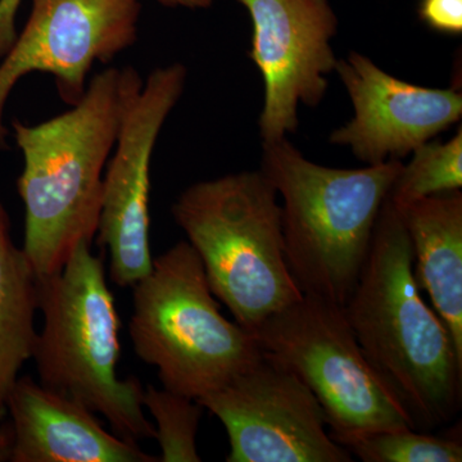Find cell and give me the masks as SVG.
I'll return each mask as SVG.
<instances>
[{"label":"cell","mask_w":462,"mask_h":462,"mask_svg":"<svg viewBox=\"0 0 462 462\" xmlns=\"http://www.w3.org/2000/svg\"><path fill=\"white\" fill-rule=\"evenodd\" d=\"M197 402L226 430L227 462H351L320 403L296 374L263 355Z\"/></svg>","instance_id":"9c48e42d"},{"label":"cell","mask_w":462,"mask_h":462,"mask_svg":"<svg viewBox=\"0 0 462 462\" xmlns=\"http://www.w3.org/2000/svg\"><path fill=\"white\" fill-rule=\"evenodd\" d=\"M352 457L364 462H461L456 438L433 436L411 428L370 431L336 439Z\"/></svg>","instance_id":"e0dca14e"},{"label":"cell","mask_w":462,"mask_h":462,"mask_svg":"<svg viewBox=\"0 0 462 462\" xmlns=\"http://www.w3.org/2000/svg\"><path fill=\"white\" fill-rule=\"evenodd\" d=\"M142 85L133 67H109L69 111L38 125L12 124L23 157L17 181L25 207L23 251L39 281L60 273L79 243L96 238L106 167Z\"/></svg>","instance_id":"6da1fadb"},{"label":"cell","mask_w":462,"mask_h":462,"mask_svg":"<svg viewBox=\"0 0 462 462\" xmlns=\"http://www.w3.org/2000/svg\"><path fill=\"white\" fill-rule=\"evenodd\" d=\"M129 331L136 356L162 387L199 400L263 356L256 337L227 320L187 240L153 258L133 285Z\"/></svg>","instance_id":"8992f818"},{"label":"cell","mask_w":462,"mask_h":462,"mask_svg":"<svg viewBox=\"0 0 462 462\" xmlns=\"http://www.w3.org/2000/svg\"><path fill=\"white\" fill-rule=\"evenodd\" d=\"M143 407L153 418L160 445V462H200L197 449L203 406L196 400L169 389L147 385L143 391Z\"/></svg>","instance_id":"ac0fdd59"},{"label":"cell","mask_w":462,"mask_h":462,"mask_svg":"<svg viewBox=\"0 0 462 462\" xmlns=\"http://www.w3.org/2000/svg\"><path fill=\"white\" fill-rule=\"evenodd\" d=\"M278 199L257 170L196 182L171 208L212 293L249 331L302 297L285 260Z\"/></svg>","instance_id":"5b68a950"},{"label":"cell","mask_w":462,"mask_h":462,"mask_svg":"<svg viewBox=\"0 0 462 462\" xmlns=\"http://www.w3.org/2000/svg\"><path fill=\"white\" fill-rule=\"evenodd\" d=\"M336 71L351 98L354 117L334 130L329 141L348 147L366 165L402 161L461 120L462 94L456 88L407 83L357 51L338 60Z\"/></svg>","instance_id":"7c38bea8"},{"label":"cell","mask_w":462,"mask_h":462,"mask_svg":"<svg viewBox=\"0 0 462 462\" xmlns=\"http://www.w3.org/2000/svg\"><path fill=\"white\" fill-rule=\"evenodd\" d=\"M402 165L389 191L388 199L397 209L436 194L460 190L462 187V127L454 138L442 143H424Z\"/></svg>","instance_id":"2e32d148"},{"label":"cell","mask_w":462,"mask_h":462,"mask_svg":"<svg viewBox=\"0 0 462 462\" xmlns=\"http://www.w3.org/2000/svg\"><path fill=\"white\" fill-rule=\"evenodd\" d=\"M161 5L172 8H187V9H207L214 5V0H158Z\"/></svg>","instance_id":"44dd1931"},{"label":"cell","mask_w":462,"mask_h":462,"mask_svg":"<svg viewBox=\"0 0 462 462\" xmlns=\"http://www.w3.org/2000/svg\"><path fill=\"white\" fill-rule=\"evenodd\" d=\"M12 462H160L138 443L109 433L96 412L20 376L7 401Z\"/></svg>","instance_id":"4fadbf2b"},{"label":"cell","mask_w":462,"mask_h":462,"mask_svg":"<svg viewBox=\"0 0 462 462\" xmlns=\"http://www.w3.org/2000/svg\"><path fill=\"white\" fill-rule=\"evenodd\" d=\"M402 165L336 169L307 160L287 138L263 143L260 172L282 199L285 260L302 296L346 305Z\"/></svg>","instance_id":"3957f363"},{"label":"cell","mask_w":462,"mask_h":462,"mask_svg":"<svg viewBox=\"0 0 462 462\" xmlns=\"http://www.w3.org/2000/svg\"><path fill=\"white\" fill-rule=\"evenodd\" d=\"M139 0H32L29 20L0 60V151H7L5 108L18 81L39 72L53 76L60 98L74 106L88 75L138 41Z\"/></svg>","instance_id":"30bf717a"},{"label":"cell","mask_w":462,"mask_h":462,"mask_svg":"<svg viewBox=\"0 0 462 462\" xmlns=\"http://www.w3.org/2000/svg\"><path fill=\"white\" fill-rule=\"evenodd\" d=\"M23 0H0V60L17 38L16 17Z\"/></svg>","instance_id":"ffe728a7"},{"label":"cell","mask_w":462,"mask_h":462,"mask_svg":"<svg viewBox=\"0 0 462 462\" xmlns=\"http://www.w3.org/2000/svg\"><path fill=\"white\" fill-rule=\"evenodd\" d=\"M419 17L434 32L461 35L462 0H421Z\"/></svg>","instance_id":"d6986e66"},{"label":"cell","mask_w":462,"mask_h":462,"mask_svg":"<svg viewBox=\"0 0 462 462\" xmlns=\"http://www.w3.org/2000/svg\"><path fill=\"white\" fill-rule=\"evenodd\" d=\"M263 355L287 367L320 403L330 437L411 428L367 363L343 307L302 296L252 331Z\"/></svg>","instance_id":"52a82bcc"},{"label":"cell","mask_w":462,"mask_h":462,"mask_svg":"<svg viewBox=\"0 0 462 462\" xmlns=\"http://www.w3.org/2000/svg\"><path fill=\"white\" fill-rule=\"evenodd\" d=\"M39 311L32 358L41 384L102 415L116 436L135 443L154 438L141 380L118 378L120 315L90 243H79L60 273L39 281Z\"/></svg>","instance_id":"277c9868"},{"label":"cell","mask_w":462,"mask_h":462,"mask_svg":"<svg viewBox=\"0 0 462 462\" xmlns=\"http://www.w3.org/2000/svg\"><path fill=\"white\" fill-rule=\"evenodd\" d=\"M343 311L367 363L413 430L431 431L454 420L461 409L462 357L422 298L409 234L388 199Z\"/></svg>","instance_id":"7a4b0ae2"},{"label":"cell","mask_w":462,"mask_h":462,"mask_svg":"<svg viewBox=\"0 0 462 462\" xmlns=\"http://www.w3.org/2000/svg\"><path fill=\"white\" fill-rule=\"evenodd\" d=\"M413 256V275L462 357V193L427 197L398 209Z\"/></svg>","instance_id":"5bb4252c"},{"label":"cell","mask_w":462,"mask_h":462,"mask_svg":"<svg viewBox=\"0 0 462 462\" xmlns=\"http://www.w3.org/2000/svg\"><path fill=\"white\" fill-rule=\"evenodd\" d=\"M12 431L9 424L0 425V462L11 457Z\"/></svg>","instance_id":"7402d4cb"},{"label":"cell","mask_w":462,"mask_h":462,"mask_svg":"<svg viewBox=\"0 0 462 462\" xmlns=\"http://www.w3.org/2000/svg\"><path fill=\"white\" fill-rule=\"evenodd\" d=\"M39 279L23 248L12 239L11 220L0 200V421L23 365L32 357L38 331Z\"/></svg>","instance_id":"9a60e30c"},{"label":"cell","mask_w":462,"mask_h":462,"mask_svg":"<svg viewBox=\"0 0 462 462\" xmlns=\"http://www.w3.org/2000/svg\"><path fill=\"white\" fill-rule=\"evenodd\" d=\"M181 63L158 67L134 94L103 178L97 242L109 254V276L133 287L152 269L151 163L158 136L187 83Z\"/></svg>","instance_id":"ba28073f"},{"label":"cell","mask_w":462,"mask_h":462,"mask_svg":"<svg viewBox=\"0 0 462 462\" xmlns=\"http://www.w3.org/2000/svg\"><path fill=\"white\" fill-rule=\"evenodd\" d=\"M252 23L249 58L263 80V143L298 129V107H318L338 60L331 47L338 18L329 0H238Z\"/></svg>","instance_id":"8fae6325"}]
</instances>
